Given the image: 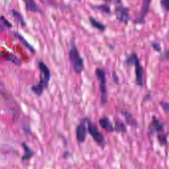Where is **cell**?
Masks as SVG:
<instances>
[{"mask_svg": "<svg viewBox=\"0 0 169 169\" xmlns=\"http://www.w3.org/2000/svg\"><path fill=\"white\" fill-rule=\"evenodd\" d=\"M95 74L99 82L101 93V102L102 105H104L107 102V89L106 86V75L102 69L97 68L95 70Z\"/></svg>", "mask_w": 169, "mask_h": 169, "instance_id": "cell-3", "label": "cell"}, {"mask_svg": "<svg viewBox=\"0 0 169 169\" xmlns=\"http://www.w3.org/2000/svg\"><path fill=\"white\" fill-rule=\"evenodd\" d=\"M39 67L41 70V82L45 84L47 87L48 86L49 82L51 77V73L48 67L43 62H39L38 64Z\"/></svg>", "mask_w": 169, "mask_h": 169, "instance_id": "cell-9", "label": "cell"}, {"mask_svg": "<svg viewBox=\"0 0 169 169\" xmlns=\"http://www.w3.org/2000/svg\"><path fill=\"white\" fill-rule=\"evenodd\" d=\"M118 4L115 8L116 18L120 22L124 24H127L131 19L129 14V8L124 6L122 4Z\"/></svg>", "mask_w": 169, "mask_h": 169, "instance_id": "cell-4", "label": "cell"}, {"mask_svg": "<svg viewBox=\"0 0 169 169\" xmlns=\"http://www.w3.org/2000/svg\"><path fill=\"white\" fill-rule=\"evenodd\" d=\"M12 13H13L14 17L21 24V25H22V26H25L26 25V23L24 20L23 17H22V15L19 12L16 11V10H13Z\"/></svg>", "mask_w": 169, "mask_h": 169, "instance_id": "cell-22", "label": "cell"}, {"mask_svg": "<svg viewBox=\"0 0 169 169\" xmlns=\"http://www.w3.org/2000/svg\"><path fill=\"white\" fill-rule=\"evenodd\" d=\"M22 147L24 148V155L22 157L23 160H27L32 157L33 156V151L29 147V146L25 143H22Z\"/></svg>", "mask_w": 169, "mask_h": 169, "instance_id": "cell-15", "label": "cell"}, {"mask_svg": "<svg viewBox=\"0 0 169 169\" xmlns=\"http://www.w3.org/2000/svg\"><path fill=\"white\" fill-rule=\"evenodd\" d=\"M133 65L135 66V74H136V83L140 86H143V77L144 70L140 64V60L138 57L136 59Z\"/></svg>", "mask_w": 169, "mask_h": 169, "instance_id": "cell-7", "label": "cell"}, {"mask_svg": "<svg viewBox=\"0 0 169 169\" xmlns=\"http://www.w3.org/2000/svg\"><path fill=\"white\" fill-rule=\"evenodd\" d=\"M46 87L44 84L40 81L38 83L32 86V90L35 94H37V95H40L43 92L44 89Z\"/></svg>", "mask_w": 169, "mask_h": 169, "instance_id": "cell-16", "label": "cell"}, {"mask_svg": "<svg viewBox=\"0 0 169 169\" xmlns=\"http://www.w3.org/2000/svg\"><path fill=\"white\" fill-rule=\"evenodd\" d=\"M0 22H2V24L3 25L7 27H12V25L10 22H8L6 19L3 17H0Z\"/></svg>", "mask_w": 169, "mask_h": 169, "instance_id": "cell-23", "label": "cell"}, {"mask_svg": "<svg viewBox=\"0 0 169 169\" xmlns=\"http://www.w3.org/2000/svg\"><path fill=\"white\" fill-rule=\"evenodd\" d=\"M153 48L154 49V50L156 51L157 52H161V48L160 44L157 42H153L151 44Z\"/></svg>", "mask_w": 169, "mask_h": 169, "instance_id": "cell-26", "label": "cell"}, {"mask_svg": "<svg viewBox=\"0 0 169 169\" xmlns=\"http://www.w3.org/2000/svg\"><path fill=\"white\" fill-rule=\"evenodd\" d=\"M137 57H138V56L136 53H134L130 54L126 58L124 63L126 65H132L134 64V62Z\"/></svg>", "mask_w": 169, "mask_h": 169, "instance_id": "cell-20", "label": "cell"}, {"mask_svg": "<svg viewBox=\"0 0 169 169\" xmlns=\"http://www.w3.org/2000/svg\"><path fill=\"white\" fill-rule=\"evenodd\" d=\"M92 8L95 10H99L102 13H104L105 14L110 15L112 13L110 6L108 3H101L99 5L92 6Z\"/></svg>", "mask_w": 169, "mask_h": 169, "instance_id": "cell-12", "label": "cell"}, {"mask_svg": "<svg viewBox=\"0 0 169 169\" xmlns=\"http://www.w3.org/2000/svg\"><path fill=\"white\" fill-rule=\"evenodd\" d=\"M118 112L121 114L126 119V122L129 126L132 127H137V122L133 118L132 115L131 113L127 112V111L123 110H118Z\"/></svg>", "mask_w": 169, "mask_h": 169, "instance_id": "cell-11", "label": "cell"}, {"mask_svg": "<svg viewBox=\"0 0 169 169\" xmlns=\"http://www.w3.org/2000/svg\"><path fill=\"white\" fill-rule=\"evenodd\" d=\"M2 89H3V86H2V84L1 82V81H0V92H1V91L2 90Z\"/></svg>", "mask_w": 169, "mask_h": 169, "instance_id": "cell-27", "label": "cell"}, {"mask_svg": "<svg viewBox=\"0 0 169 169\" xmlns=\"http://www.w3.org/2000/svg\"><path fill=\"white\" fill-rule=\"evenodd\" d=\"M87 118L82 119L76 128V137L79 143H81L86 141L88 134L87 127H86Z\"/></svg>", "mask_w": 169, "mask_h": 169, "instance_id": "cell-6", "label": "cell"}, {"mask_svg": "<svg viewBox=\"0 0 169 169\" xmlns=\"http://www.w3.org/2000/svg\"><path fill=\"white\" fill-rule=\"evenodd\" d=\"M86 122L88 133L90 134L98 145L104 148L106 144V139L104 135L99 131L95 124L90 120L87 118Z\"/></svg>", "mask_w": 169, "mask_h": 169, "instance_id": "cell-2", "label": "cell"}, {"mask_svg": "<svg viewBox=\"0 0 169 169\" xmlns=\"http://www.w3.org/2000/svg\"><path fill=\"white\" fill-rule=\"evenodd\" d=\"M165 122L160 121L156 116L153 115L152 121L149 124L148 130L149 136H151L155 134H158L163 132L165 127Z\"/></svg>", "mask_w": 169, "mask_h": 169, "instance_id": "cell-5", "label": "cell"}, {"mask_svg": "<svg viewBox=\"0 0 169 169\" xmlns=\"http://www.w3.org/2000/svg\"><path fill=\"white\" fill-rule=\"evenodd\" d=\"M69 58L75 73L80 74L83 70L84 60L79 54V50L75 44H73L69 51Z\"/></svg>", "mask_w": 169, "mask_h": 169, "instance_id": "cell-1", "label": "cell"}, {"mask_svg": "<svg viewBox=\"0 0 169 169\" xmlns=\"http://www.w3.org/2000/svg\"><path fill=\"white\" fill-rule=\"evenodd\" d=\"M160 3L165 10L167 11L169 10V0H162L160 1Z\"/></svg>", "mask_w": 169, "mask_h": 169, "instance_id": "cell-24", "label": "cell"}, {"mask_svg": "<svg viewBox=\"0 0 169 169\" xmlns=\"http://www.w3.org/2000/svg\"><path fill=\"white\" fill-rule=\"evenodd\" d=\"M160 105L163 109V110L165 112H169V105L168 102H162L160 103Z\"/></svg>", "mask_w": 169, "mask_h": 169, "instance_id": "cell-25", "label": "cell"}, {"mask_svg": "<svg viewBox=\"0 0 169 169\" xmlns=\"http://www.w3.org/2000/svg\"><path fill=\"white\" fill-rule=\"evenodd\" d=\"M151 0H146L142 3V7L137 17L134 20V22L137 24H143L145 23V18L149 10Z\"/></svg>", "mask_w": 169, "mask_h": 169, "instance_id": "cell-8", "label": "cell"}, {"mask_svg": "<svg viewBox=\"0 0 169 169\" xmlns=\"http://www.w3.org/2000/svg\"><path fill=\"white\" fill-rule=\"evenodd\" d=\"M6 58L15 65H20L22 63L20 60L17 57L12 54H8L7 55H6Z\"/></svg>", "mask_w": 169, "mask_h": 169, "instance_id": "cell-21", "label": "cell"}, {"mask_svg": "<svg viewBox=\"0 0 169 169\" xmlns=\"http://www.w3.org/2000/svg\"><path fill=\"white\" fill-rule=\"evenodd\" d=\"M158 140L160 145L164 146L168 144V134L166 133H160L157 136Z\"/></svg>", "mask_w": 169, "mask_h": 169, "instance_id": "cell-18", "label": "cell"}, {"mask_svg": "<svg viewBox=\"0 0 169 169\" xmlns=\"http://www.w3.org/2000/svg\"><path fill=\"white\" fill-rule=\"evenodd\" d=\"M89 19L91 25L95 27L96 29H98V30L100 31H104L106 29V26L104 24H102L100 22L97 20L96 19H95L93 17L90 16L89 17Z\"/></svg>", "mask_w": 169, "mask_h": 169, "instance_id": "cell-14", "label": "cell"}, {"mask_svg": "<svg viewBox=\"0 0 169 169\" xmlns=\"http://www.w3.org/2000/svg\"><path fill=\"white\" fill-rule=\"evenodd\" d=\"M15 36L19 39V40L22 42V43L25 46V47H26L27 49H29V51H30L32 53H35V50H34L33 47L29 44L26 40L22 36V35H20L18 33H15Z\"/></svg>", "mask_w": 169, "mask_h": 169, "instance_id": "cell-17", "label": "cell"}, {"mask_svg": "<svg viewBox=\"0 0 169 169\" xmlns=\"http://www.w3.org/2000/svg\"><path fill=\"white\" fill-rule=\"evenodd\" d=\"M99 124L102 129L108 132H112L114 131V126L110 120L107 117H104L99 120Z\"/></svg>", "mask_w": 169, "mask_h": 169, "instance_id": "cell-10", "label": "cell"}, {"mask_svg": "<svg viewBox=\"0 0 169 169\" xmlns=\"http://www.w3.org/2000/svg\"><path fill=\"white\" fill-rule=\"evenodd\" d=\"M26 4V8L27 10L31 12H36L38 10V8L37 4L35 3V2L32 0H27L25 1Z\"/></svg>", "mask_w": 169, "mask_h": 169, "instance_id": "cell-19", "label": "cell"}, {"mask_svg": "<svg viewBox=\"0 0 169 169\" xmlns=\"http://www.w3.org/2000/svg\"><path fill=\"white\" fill-rule=\"evenodd\" d=\"M114 129V131L118 133H126L127 131V127L124 124L119 120L115 121Z\"/></svg>", "mask_w": 169, "mask_h": 169, "instance_id": "cell-13", "label": "cell"}]
</instances>
